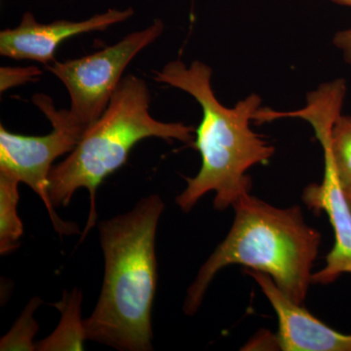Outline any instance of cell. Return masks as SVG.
<instances>
[{"instance_id":"52a82bcc","label":"cell","mask_w":351,"mask_h":351,"mask_svg":"<svg viewBox=\"0 0 351 351\" xmlns=\"http://www.w3.org/2000/svg\"><path fill=\"white\" fill-rule=\"evenodd\" d=\"M133 15V8L108 9L107 12L80 22L60 20L40 24L32 13L27 12L18 27L0 32V54L11 59L48 64L55 61V51L66 39L88 32L106 31Z\"/></svg>"},{"instance_id":"7c38bea8","label":"cell","mask_w":351,"mask_h":351,"mask_svg":"<svg viewBox=\"0 0 351 351\" xmlns=\"http://www.w3.org/2000/svg\"><path fill=\"white\" fill-rule=\"evenodd\" d=\"M20 182L0 171V254L8 255L17 250L24 228L18 215Z\"/></svg>"},{"instance_id":"277c9868","label":"cell","mask_w":351,"mask_h":351,"mask_svg":"<svg viewBox=\"0 0 351 351\" xmlns=\"http://www.w3.org/2000/svg\"><path fill=\"white\" fill-rule=\"evenodd\" d=\"M149 103L151 94L144 80L133 75L122 78L100 119L88 127L69 156L51 170L53 206H68L77 189L84 188L89 193V217L82 240L97 223L99 186L127 162L134 145L147 138L193 142V126L158 121L149 113Z\"/></svg>"},{"instance_id":"2e32d148","label":"cell","mask_w":351,"mask_h":351,"mask_svg":"<svg viewBox=\"0 0 351 351\" xmlns=\"http://www.w3.org/2000/svg\"><path fill=\"white\" fill-rule=\"evenodd\" d=\"M343 193H345L346 202H348L351 211V188L343 189Z\"/></svg>"},{"instance_id":"5bb4252c","label":"cell","mask_w":351,"mask_h":351,"mask_svg":"<svg viewBox=\"0 0 351 351\" xmlns=\"http://www.w3.org/2000/svg\"><path fill=\"white\" fill-rule=\"evenodd\" d=\"M41 75V71L36 66L29 68H4L0 69V90L6 91L18 85L24 84L25 82H34L38 75Z\"/></svg>"},{"instance_id":"3957f363","label":"cell","mask_w":351,"mask_h":351,"mask_svg":"<svg viewBox=\"0 0 351 351\" xmlns=\"http://www.w3.org/2000/svg\"><path fill=\"white\" fill-rule=\"evenodd\" d=\"M232 208V228L198 270L186 291L184 313L195 315L215 276L232 265L265 272L292 301L304 304L313 284L320 232L307 225L298 205L274 206L249 193Z\"/></svg>"},{"instance_id":"30bf717a","label":"cell","mask_w":351,"mask_h":351,"mask_svg":"<svg viewBox=\"0 0 351 351\" xmlns=\"http://www.w3.org/2000/svg\"><path fill=\"white\" fill-rule=\"evenodd\" d=\"M304 120L313 126L323 152L331 157L339 186L351 188V117L341 114L336 104L323 101L307 108Z\"/></svg>"},{"instance_id":"6da1fadb","label":"cell","mask_w":351,"mask_h":351,"mask_svg":"<svg viewBox=\"0 0 351 351\" xmlns=\"http://www.w3.org/2000/svg\"><path fill=\"white\" fill-rule=\"evenodd\" d=\"M162 198H142L127 213L99 223L105 276L86 341L120 351L154 350L152 311L157 286L156 237Z\"/></svg>"},{"instance_id":"9a60e30c","label":"cell","mask_w":351,"mask_h":351,"mask_svg":"<svg viewBox=\"0 0 351 351\" xmlns=\"http://www.w3.org/2000/svg\"><path fill=\"white\" fill-rule=\"evenodd\" d=\"M332 43L339 50L341 51L346 63L351 66V27L337 32Z\"/></svg>"},{"instance_id":"8992f818","label":"cell","mask_w":351,"mask_h":351,"mask_svg":"<svg viewBox=\"0 0 351 351\" xmlns=\"http://www.w3.org/2000/svg\"><path fill=\"white\" fill-rule=\"evenodd\" d=\"M163 29L162 21L156 19L142 31L132 32L93 54L46 64L68 90L71 114L87 128L100 119L132 60L154 43Z\"/></svg>"},{"instance_id":"e0dca14e","label":"cell","mask_w":351,"mask_h":351,"mask_svg":"<svg viewBox=\"0 0 351 351\" xmlns=\"http://www.w3.org/2000/svg\"><path fill=\"white\" fill-rule=\"evenodd\" d=\"M337 3L343 4V5L351 7V0H332Z\"/></svg>"},{"instance_id":"9c48e42d","label":"cell","mask_w":351,"mask_h":351,"mask_svg":"<svg viewBox=\"0 0 351 351\" xmlns=\"http://www.w3.org/2000/svg\"><path fill=\"white\" fill-rule=\"evenodd\" d=\"M322 182L309 184L302 193L307 207L327 213L335 232L334 247L328 254L326 265L313 274V284L319 285H329L343 274H351V211L331 157L325 152Z\"/></svg>"},{"instance_id":"ba28073f","label":"cell","mask_w":351,"mask_h":351,"mask_svg":"<svg viewBox=\"0 0 351 351\" xmlns=\"http://www.w3.org/2000/svg\"><path fill=\"white\" fill-rule=\"evenodd\" d=\"M274 307L278 331L276 343L283 351H351V334L332 329L284 294L274 279L258 270L247 269Z\"/></svg>"},{"instance_id":"7a4b0ae2","label":"cell","mask_w":351,"mask_h":351,"mask_svg":"<svg viewBox=\"0 0 351 351\" xmlns=\"http://www.w3.org/2000/svg\"><path fill=\"white\" fill-rule=\"evenodd\" d=\"M154 80L182 90L202 108V121L196 131L195 145L201 156L199 172L186 178V188L176 203L189 213L198 201L215 193V209L232 207L241 196L250 193L252 182L247 172L257 164L267 163L276 149L252 130L251 120L260 110L261 100L253 94L228 108L219 103L212 89V69L200 61L186 66L180 60L154 71Z\"/></svg>"},{"instance_id":"4fadbf2b","label":"cell","mask_w":351,"mask_h":351,"mask_svg":"<svg viewBox=\"0 0 351 351\" xmlns=\"http://www.w3.org/2000/svg\"><path fill=\"white\" fill-rule=\"evenodd\" d=\"M43 302L39 298L29 301L10 331L0 341V350H36L34 339L38 334V323L34 319V313Z\"/></svg>"},{"instance_id":"5b68a950","label":"cell","mask_w":351,"mask_h":351,"mask_svg":"<svg viewBox=\"0 0 351 351\" xmlns=\"http://www.w3.org/2000/svg\"><path fill=\"white\" fill-rule=\"evenodd\" d=\"M32 101L49 119L53 130L44 136H24L0 126V171L27 184L40 197L60 235L80 233L75 223H66L55 212L49 195V176L53 162L75 149L87 127L69 110H58L46 95H34Z\"/></svg>"},{"instance_id":"8fae6325","label":"cell","mask_w":351,"mask_h":351,"mask_svg":"<svg viewBox=\"0 0 351 351\" xmlns=\"http://www.w3.org/2000/svg\"><path fill=\"white\" fill-rule=\"evenodd\" d=\"M82 293L75 289L64 293V299L53 304L61 311L62 318L48 338L36 343V350H83L86 341L82 316Z\"/></svg>"}]
</instances>
